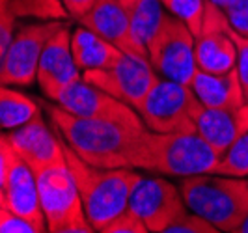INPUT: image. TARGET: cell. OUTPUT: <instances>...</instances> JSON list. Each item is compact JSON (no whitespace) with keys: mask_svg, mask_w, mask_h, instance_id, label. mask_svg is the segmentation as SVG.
<instances>
[{"mask_svg":"<svg viewBox=\"0 0 248 233\" xmlns=\"http://www.w3.org/2000/svg\"><path fill=\"white\" fill-rule=\"evenodd\" d=\"M45 110L49 112L54 131L88 164L97 168H133V155L146 127L78 118L58 105H49Z\"/></svg>","mask_w":248,"mask_h":233,"instance_id":"6da1fadb","label":"cell"},{"mask_svg":"<svg viewBox=\"0 0 248 233\" xmlns=\"http://www.w3.org/2000/svg\"><path fill=\"white\" fill-rule=\"evenodd\" d=\"M220 153L198 133H155L146 129L133 155L135 170L190 177L215 173Z\"/></svg>","mask_w":248,"mask_h":233,"instance_id":"7a4b0ae2","label":"cell"},{"mask_svg":"<svg viewBox=\"0 0 248 233\" xmlns=\"http://www.w3.org/2000/svg\"><path fill=\"white\" fill-rule=\"evenodd\" d=\"M63 140V138H62ZM67 166L82 200L86 218L95 232H103L129 207V196L140 173L135 168H97L82 160L63 142Z\"/></svg>","mask_w":248,"mask_h":233,"instance_id":"3957f363","label":"cell"},{"mask_svg":"<svg viewBox=\"0 0 248 233\" xmlns=\"http://www.w3.org/2000/svg\"><path fill=\"white\" fill-rule=\"evenodd\" d=\"M181 196L188 211L211 222L218 232L237 233L248 217V179L198 173L183 177Z\"/></svg>","mask_w":248,"mask_h":233,"instance_id":"277c9868","label":"cell"},{"mask_svg":"<svg viewBox=\"0 0 248 233\" xmlns=\"http://www.w3.org/2000/svg\"><path fill=\"white\" fill-rule=\"evenodd\" d=\"M39 203L50 233H92L93 226L86 218L82 200L67 166V160L54 162L34 172Z\"/></svg>","mask_w":248,"mask_h":233,"instance_id":"5b68a950","label":"cell"},{"mask_svg":"<svg viewBox=\"0 0 248 233\" xmlns=\"http://www.w3.org/2000/svg\"><path fill=\"white\" fill-rule=\"evenodd\" d=\"M200 99L192 88L170 78H159L137 109L146 129L155 133H196L194 112Z\"/></svg>","mask_w":248,"mask_h":233,"instance_id":"8992f818","label":"cell"},{"mask_svg":"<svg viewBox=\"0 0 248 233\" xmlns=\"http://www.w3.org/2000/svg\"><path fill=\"white\" fill-rule=\"evenodd\" d=\"M196 36L174 15H164L148 43V60L162 78L190 86L198 71L194 54Z\"/></svg>","mask_w":248,"mask_h":233,"instance_id":"52a82bcc","label":"cell"},{"mask_svg":"<svg viewBox=\"0 0 248 233\" xmlns=\"http://www.w3.org/2000/svg\"><path fill=\"white\" fill-rule=\"evenodd\" d=\"M63 21H43L23 26L13 36L10 47L0 62V84L30 86L37 80V65L47 41L54 36Z\"/></svg>","mask_w":248,"mask_h":233,"instance_id":"ba28073f","label":"cell"},{"mask_svg":"<svg viewBox=\"0 0 248 233\" xmlns=\"http://www.w3.org/2000/svg\"><path fill=\"white\" fill-rule=\"evenodd\" d=\"M82 78L124 101L135 110L159 80L157 71L153 69L149 60L133 54H124L122 60L107 69H88Z\"/></svg>","mask_w":248,"mask_h":233,"instance_id":"9c48e42d","label":"cell"},{"mask_svg":"<svg viewBox=\"0 0 248 233\" xmlns=\"http://www.w3.org/2000/svg\"><path fill=\"white\" fill-rule=\"evenodd\" d=\"M129 209L144 220L151 233H164L168 226L186 211L181 188L162 177H138L131 196Z\"/></svg>","mask_w":248,"mask_h":233,"instance_id":"30bf717a","label":"cell"},{"mask_svg":"<svg viewBox=\"0 0 248 233\" xmlns=\"http://www.w3.org/2000/svg\"><path fill=\"white\" fill-rule=\"evenodd\" d=\"M56 105L78 118L107 120L131 127H146L135 109L103 92L101 88L90 84L84 78L77 80L65 92H62V95L56 99Z\"/></svg>","mask_w":248,"mask_h":233,"instance_id":"8fae6325","label":"cell"},{"mask_svg":"<svg viewBox=\"0 0 248 233\" xmlns=\"http://www.w3.org/2000/svg\"><path fill=\"white\" fill-rule=\"evenodd\" d=\"M194 54L200 71L226 73L237 63V49L232 28L224 12L207 0L205 17L200 34L194 39Z\"/></svg>","mask_w":248,"mask_h":233,"instance_id":"7c38bea8","label":"cell"},{"mask_svg":"<svg viewBox=\"0 0 248 233\" xmlns=\"http://www.w3.org/2000/svg\"><path fill=\"white\" fill-rule=\"evenodd\" d=\"M78 65L71 50V30L65 25L50 37L37 65V84L49 99L56 101L67 88L80 80Z\"/></svg>","mask_w":248,"mask_h":233,"instance_id":"4fadbf2b","label":"cell"},{"mask_svg":"<svg viewBox=\"0 0 248 233\" xmlns=\"http://www.w3.org/2000/svg\"><path fill=\"white\" fill-rule=\"evenodd\" d=\"M2 140L6 146V162H8L6 185H4L6 207L12 213H15L17 217L34 224L39 233L47 232L45 215H43L41 203H39L36 175L32 172V168L10 147L4 136H2Z\"/></svg>","mask_w":248,"mask_h":233,"instance_id":"5bb4252c","label":"cell"},{"mask_svg":"<svg viewBox=\"0 0 248 233\" xmlns=\"http://www.w3.org/2000/svg\"><path fill=\"white\" fill-rule=\"evenodd\" d=\"M4 138L13 151L32 168V172H37L45 166L65 159L63 140H60L49 125L43 122L41 114L36 116L32 122L12 129V133L4 135Z\"/></svg>","mask_w":248,"mask_h":233,"instance_id":"9a60e30c","label":"cell"},{"mask_svg":"<svg viewBox=\"0 0 248 233\" xmlns=\"http://www.w3.org/2000/svg\"><path fill=\"white\" fill-rule=\"evenodd\" d=\"M80 26L95 32L103 39L110 41L125 54H133L148 60V50L137 41L131 30L129 17L120 0H97L92 10L78 19Z\"/></svg>","mask_w":248,"mask_h":233,"instance_id":"2e32d148","label":"cell"},{"mask_svg":"<svg viewBox=\"0 0 248 233\" xmlns=\"http://www.w3.org/2000/svg\"><path fill=\"white\" fill-rule=\"evenodd\" d=\"M194 125L196 133L222 155L248 131V103L237 109H209L200 105L194 112Z\"/></svg>","mask_w":248,"mask_h":233,"instance_id":"e0dca14e","label":"cell"},{"mask_svg":"<svg viewBox=\"0 0 248 233\" xmlns=\"http://www.w3.org/2000/svg\"><path fill=\"white\" fill-rule=\"evenodd\" d=\"M190 88L200 103L209 109H237L248 103L235 67L226 73H205L198 69Z\"/></svg>","mask_w":248,"mask_h":233,"instance_id":"ac0fdd59","label":"cell"},{"mask_svg":"<svg viewBox=\"0 0 248 233\" xmlns=\"http://www.w3.org/2000/svg\"><path fill=\"white\" fill-rule=\"evenodd\" d=\"M71 50L78 69H107L122 60L125 52L84 26L71 32Z\"/></svg>","mask_w":248,"mask_h":233,"instance_id":"d6986e66","label":"cell"},{"mask_svg":"<svg viewBox=\"0 0 248 233\" xmlns=\"http://www.w3.org/2000/svg\"><path fill=\"white\" fill-rule=\"evenodd\" d=\"M129 17L131 30L142 47H148L149 39L159 28L166 13L161 0H120ZM148 50V49H146Z\"/></svg>","mask_w":248,"mask_h":233,"instance_id":"ffe728a7","label":"cell"},{"mask_svg":"<svg viewBox=\"0 0 248 233\" xmlns=\"http://www.w3.org/2000/svg\"><path fill=\"white\" fill-rule=\"evenodd\" d=\"M39 114L41 110L36 101L0 84V129H17Z\"/></svg>","mask_w":248,"mask_h":233,"instance_id":"44dd1931","label":"cell"},{"mask_svg":"<svg viewBox=\"0 0 248 233\" xmlns=\"http://www.w3.org/2000/svg\"><path fill=\"white\" fill-rule=\"evenodd\" d=\"M12 10L17 19L65 21L71 17L62 0H12Z\"/></svg>","mask_w":248,"mask_h":233,"instance_id":"7402d4cb","label":"cell"},{"mask_svg":"<svg viewBox=\"0 0 248 233\" xmlns=\"http://www.w3.org/2000/svg\"><path fill=\"white\" fill-rule=\"evenodd\" d=\"M215 173L248 177V131L241 135L232 146L220 155Z\"/></svg>","mask_w":248,"mask_h":233,"instance_id":"603a6c76","label":"cell"},{"mask_svg":"<svg viewBox=\"0 0 248 233\" xmlns=\"http://www.w3.org/2000/svg\"><path fill=\"white\" fill-rule=\"evenodd\" d=\"M205 4L207 0H164L162 2V6L174 17L181 19L194 36H198L203 25Z\"/></svg>","mask_w":248,"mask_h":233,"instance_id":"cb8c5ba5","label":"cell"},{"mask_svg":"<svg viewBox=\"0 0 248 233\" xmlns=\"http://www.w3.org/2000/svg\"><path fill=\"white\" fill-rule=\"evenodd\" d=\"M164 233H218V230L213 226L211 222L202 218L200 215L192 213V211L188 213V209H186L179 218H175L168 226V230Z\"/></svg>","mask_w":248,"mask_h":233,"instance_id":"d4e9b609","label":"cell"},{"mask_svg":"<svg viewBox=\"0 0 248 233\" xmlns=\"http://www.w3.org/2000/svg\"><path fill=\"white\" fill-rule=\"evenodd\" d=\"M148 226L144 220L138 217L133 209H125L120 217H116L114 220L103 230V233H148Z\"/></svg>","mask_w":248,"mask_h":233,"instance_id":"484cf974","label":"cell"},{"mask_svg":"<svg viewBox=\"0 0 248 233\" xmlns=\"http://www.w3.org/2000/svg\"><path fill=\"white\" fill-rule=\"evenodd\" d=\"M15 19L17 17L13 15L12 0H0V62H2L13 36H15V32H13Z\"/></svg>","mask_w":248,"mask_h":233,"instance_id":"4316f807","label":"cell"},{"mask_svg":"<svg viewBox=\"0 0 248 233\" xmlns=\"http://www.w3.org/2000/svg\"><path fill=\"white\" fill-rule=\"evenodd\" d=\"M230 28L239 36L248 37V0H235L222 10Z\"/></svg>","mask_w":248,"mask_h":233,"instance_id":"83f0119b","label":"cell"},{"mask_svg":"<svg viewBox=\"0 0 248 233\" xmlns=\"http://www.w3.org/2000/svg\"><path fill=\"white\" fill-rule=\"evenodd\" d=\"M232 37H233V43H235L237 49L235 69L239 73V80L243 84V90H245V95L248 99V37L239 36L233 30H232Z\"/></svg>","mask_w":248,"mask_h":233,"instance_id":"f1b7e54d","label":"cell"},{"mask_svg":"<svg viewBox=\"0 0 248 233\" xmlns=\"http://www.w3.org/2000/svg\"><path fill=\"white\" fill-rule=\"evenodd\" d=\"M0 233H39L34 224L17 217L10 209H0Z\"/></svg>","mask_w":248,"mask_h":233,"instance_id":"f546056e","label":"cell"},{"mask_svg":"<svg viewBox=\"0 0 248 233\" xmlns=\"http://www.w3.org/2000/svg\"><path fill=\"white\" fill-rule=\"evenodd\" d=\"M95 2H97V0H62L65 10H67L69 15H71L73 19H77V21H78L82 15H86Z\"/></svg>","mask_w":248,"mask_h":233,"instance_id":"4dcf8cb0","label":"cell"},{"mask_svg":"<svg viewBox=\"0 0 248 233\" xmlns=\"http://www.w3.org/2000/svg\"><path fill=\"white\" fill-rule=\"evenodd\" d=\"M6 170H8V162H6V146L4 140L0 136V198L6 202V192H4V185H6Z\"/></svg>","mask_w":248,"mask_h":233,"instance_id":"1f68e13d","label":"cell"},{"mask_svg":"<svg viewBox=\"0 0 248 233\" xmlns=\"http://www.w3.org/2000/svg\"><path fill=\"white\" fill-rule=\"evenodd\" d=\"M211 4H215V6H218L220 10H224V8H228L232 2H235V0H209Z\"/></svg>","mask_w":248,"mask_h":233,"instance_id":"d6a6232c","label":"cell"},{"mask_svg":"<svg viewBox=\"0 0 248 233\" xmlns=\"http://www.w3.org/2000/svg\"><path fill=\"white\" fill-rule=\"evenodd\" d=\"M237 233H248V217L243 220V224L239 226V230H237Z\"/></svg>","mask_w":248,"mask_h":233,"instance_id":"836d02e7","label":"cell"},{"mask_svg":"<svg viewBox=\"0 0 248 233\" xmlns=\"http://www.w3.org/2000/svg\"><path fill=\"white\" fill-rule=\"evenodd\" d=\"M4 207H6V202H4L2 198H0V209H4ZM6 209H8V207H6Z\"/></svg>","mask_w":248,"mask_h":233,"instance_id":"e575fe53","label":"cell"},{"mask_svg":"<svg viewBox=\"0 0 248 233\" xmlns=\"http://www.w3.org/2000/svg\"><path fill=\"white\" fill-rule=\"evenodd\" d=\"M161 2H164V0H161Z\"/></svg>","mask_w":248,"mask_h":233,"instance_id":"d590c367","label":"cell"}]
</instances>
